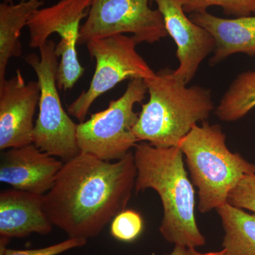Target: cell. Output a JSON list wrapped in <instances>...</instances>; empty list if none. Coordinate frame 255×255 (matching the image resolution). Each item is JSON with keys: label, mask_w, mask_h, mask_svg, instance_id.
<instances>
[{"label": "cell", "mask_w": 255, "mask_h": 255, "mask_svg": "<svg viewBox=\"0 0 255 255\" xmlns=\"http://www.w3.org/2000/svg\"><path fill=\"white\" fill-rule=\"evenodd\" d=\"M149 100L142 105L133 132L138 142L156 147H178L199 122H206L214 110L211 91L188 87L174 70L161 69L144 80Z\"/></svg>", "instance_id": "obj_3"}, {"label": "cell", "mask_w": 255, "mask_h": 255, "mask_svg": "<svg viewBox=\"0 0 255 255\" xmlns=\"http://www.w3.org/2000/svg\"><path fill=\"white\" fill-rule=\"evenodd\" d=\"M137 168L135 191L154 189L163 208L159 231L174 246L196 248L205 246L206 238L195 217V192L184 167L179 147H156L147 142L135 145Z\"/></svg>", "instance_id": "obj_2"}, {"label": "cell", "mask_w": 255, "mask_h": 255, "mask_svg": "<svg viewBox=\"0 0 255 255\" xmlns=\"http://www.w3.org/2000/svg\"><path fill=\"white\" fill-rule=\"evenodd\" d=\"M40 96L38 82H25L20 69L11 78L0 80V150L33 144Z\"/></svg>", "instance_id": "obj_10"}, {"label": "cell", "mask_w": 255, "mask_h": 255, "mask_svg": "<svg viewBox=\"0 0 255 255\" xmlns=\"http://www.w3.org/2000/svg\"><path fill=\"white\" fill-rule=\"evenodd\" d=\"M189 255H228L226 251L223 249L221 251L213 253H201L196 251V248H189Z\"/></svg>", "instance_id": "obj_23"}, {"label": "cell", "mask_w": 255, "mask_h": 255, "mask_svg": "<svg viewBox=\"0 0 255 255\" xmlns=\"http://www.w3.org/2000/svg\"><path fill=\"white\" fill-rule=\"evenodd\" d=\"M53 226L43 209V195L15 189L0 193V238L48 235Z\"/></svg>", "instance_id": "obj_13"}, {"label": "cell", "mask_w": 255, "mask_h": 255, "mask_svg": "<svg viewBox=\"0 0 255 255\" xmlns=\"http://www.w3.org/2000/svg\"><path fill=\"white\" fill-rule=\"evenodd\" d=\"M89 54L96 60L95 73L90 87L79 95L68 112L79 122H85L96 100L124 80H147L155 73L137 53V43L132 36L115 35L92 40L87 43Z\"/></svg>", "instance_id": "obj_7"}, {"label": "cell", "mask_w": 255, "mask_h": 255, "mask_svg": "<svg viewBox=\"0 0 255 255\" xmlns=\"http://www.w3.org/2000/svg\"><path fill=\"white\" fill-rule=\"evenodd\" d=\"M43 0H20L17 4H0V80H4L10 59L21 56L20 36Z\"/></svg>", "instance_id": "obj_15"}, {"label": "cell", "mask_w": 255, "mask_h": 255, "mask_svg": "<svg viewBox=\"0 0 255 255\" xmlns=\"http://www.w3.org/2000/svg\"><path fill=\"white\" fill-rule=\"evenodd\" d=\"M147 93L142 79H132L124 95L110 101L106 110L91 114L88 120L77 127V140L80 152L105 161L123 158L135 147L137 140L134 127L139 113L134 111Z\"/></svg>", "instance_id": "obj_6"}, {"label": "cell", "mask_w": 255, "mask_h": 255, "mask_svg": "<svg viewBox=\"0 0 255 255\" xmlns=\"http://www.w3.org/2000/svg\"><path fill=\"white\" fill-rule=\"evenodd\" d=\"M150 0H92L80 27L78 45L98 38L132 33L137 44L153 43L168 35L158 9Z\"/></svg>", "instance_id": "obj_9"}, {"label": "cell", "mask_w": 255, "mask_h": 255, "mask_svg": "<svg viewBox=\"0 0 255 255\" xmlns=\"http://www.w3.org/2000/svg\"><path fill=\"white\" fill-rule=\"evenodd\" d=\"M56 43L48 40L39 48L40 57L31 53L25 61L33 69L41 88L38 118L33 132V144L48 155L67 161L80 153L77 127L65 112L57 85L58 56Z\"/></svg>", "instance_id": "obj_5"}, {"label": "cell", "mask_w": 255, "mask_h": 255, "mask_svg": "<svg viewBox=\"0 0 255 255\" xmlns=\"http://www.w3.org/2000/svg\"><path fill=\"white\" fill-rule=\"evenodd\" d=\"M92 2V0H60L52 6L37 10L28 21L32 48H41L53 33L60 37L55 46V53L60 58L57 73L58 90L67 91L73 88L85 73L76 46L80 22L88 15Z\"/></svg>", "instance_id": "obj_8"}, {"label": "cell", "mask_w": 255, "mask_h": 255, "mask_svg": "<svg viewBox=\"0 0 255 255\" xmlns=\"http://www.w3.org/2000/svg\"><path fill=\"white\" fill-rule=\"evenodd\" d=\"M143 228L141 215L134 210L126 209L112 220L110 233L117 241L131 243L141 235Z\"/></svg>", "instance_id": "obj_19"}, {"label": "cell", "mask_w": 255, "mask_h": 255, "mask_svg": "<svg viewBox=\"0 0 255 255\" xmlns=\"http://www.w3.org/2000/svg\"><path fill=\"white\" fill-rule=\"evenodd\" d=\"M199 193V210L206 214L228 203V196L240 181L255 174V164L226 145L222 128L208 122L196 125L179 145Z\"/></svg>", "instance_id": "obj_4"}, {"label": "cell", "mask_w": 255, "mask_h": 255, "mask_svg": "<svg viewBox=\"0 0 255 255\" xmlns=\"http://www.w3.org/2000/svg\"><path fill=\"white\" fill-rule=\"evenodd\" d=\"M163 255H189V248L187 247L176 245L170 253Z\"/></svg>", "instance_id": "obj_22"}, {"label": "cell", "mask_w": 255, "mask_h": 255, "mask_svg": "<svg viewBox=\"0 0 255 255\" xmlns=\"http://www.w3.org/2000/svg\"><path fill=\"white\" fill-rule=\"evenodd\" d=\"M184 6L186 13L206 11L210 6H221L224 14L238 17L255 15V0H187Z\"/></svg>", "instance_id": "obj_18"}, {"label": "cell", "mask_w": 255, "mask_h": 255, "mask_svg": "<svg viewBox=\"0 0 255 255\" xmlns=\"http://www.w3.org/2000/svg\"><path fill=\"white\" fill-rule=\"evenodd\" d=\"M154 1L163 18L167 33L177 45L179 66L174 74L186 84L189 83L201 63L214 51V38L186 15L184 6L187 0Z\"/></svg>", "instance_id": "obj_11"}, {"label": "cell", "mask_w": 255, "mask_h": 255, "mask_svg": "<svg viewBox=\"0 0 255 255\" xmlns=\"http://www.w3.org/2000/svg\"><path fill=\"white\" fill-rule=\"evenodd\" d=\"M228 203L255 214V174H248L240 181L230 193Z\"/></svg>", "instance_id": "obj_20"}, {"label": "cell", "mask_w": 255, "mask_h": 255, "mask_svg": "<svg viewBox=\"0 0 255 255\" xmlns=\"http://www.w3.org/2000/svg\"><path fill=\"white\" fill-rule=\"evenodd\" d=\"M255 108V72L240 74L225 93L216 110L223 122L239 120Z\"/></svg>", "instance_id": "obj_17"}, {"label": "cell", "mask_w": 255, "mask_h": 255, "mask_svg": "<svg viewBox=\"0 0 255 255\" xmlns=\"http://www.w3.org/2000/svg\"><path fill=\"white\" fill-rule=\"evenodd\" d=\"M3 2L9 3V4H12L13 0H3Z\"/></svg>", "instance_id": "obj_24"}, {"label": "cell", "mask_w": 255, "mask_h": 255, "mask_svg": "<svg viewBox=\"0 0 255 255\" xmlns=\"http://www.w3.org/2000/svg\"><path fill=\"white\" fill-rule=\"evenodd\" d=\"M136 177L131 152L113 162L80 152L63 164L43 195V209L69 238L87 241L127 209Z\"/></svg>", "instance_id": "obj_1"}, {"label": "cell", "mask_w": 255, "mask_h": 255, "mask_svg": "<svg viewBox=\"0 0 255 255\" xmlns=\"http://www.w3.org/2000/svg\"><path fill=\"white\" fill-rule=\"evenodd\" d=\"M87 243L86 240L69 238L66 241L38 249L14 250L6 248L0 251V255H58L75 248H81Z\"/></svg>", "instance_id": "obj_21"}, {"label": "cell", "mask_w": 255, "mask_h": 255, "mask_svg": "<svg viewBox=\"0 0 255 255\" xmlns=\"http://www.w3.org/2000/svg\"><path fill=\"white\" fill-rule=\"evenodd\" d=\"M216 211L222 223V246L227 255H255V214L228 203Z\"/></svg>", "instance_id": "obj_16"}, {"label": "cell", "mask_w": 255, "mask_h": 255, "mask_svg": "<svg viewBox=\"0 0 255 255\" xmlns=\"http://www.w3.org/2000/svg\"><path fill=\"white\" fill-rule=\"evenodd\" d=\"M0 159L1 182L39 195L52 189L63 165L33 144L4 150Z\"/></svg>", "instance_id": "obj_12"}, {"label": "cell", "mask_w": 255, "mask_h": 255, "mask_svg": "<svg viewBox=\"0 0 255 255\" xmlns=\"http://www.w3.org/2000/svg\"><path fill=\"white\" fill-rule=\"evenodd\" d=\"M189 18L214 38L216 47L210 60L211 65L235 53L255 56V15L230 19L204 11L190 14Z\"/></svg>", "instance_id": "obj_14"}]
</instances>
